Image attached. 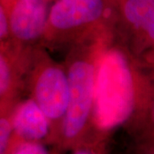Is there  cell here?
Listing matches in <instances>:
<instances>
[{
    "mask_svg": "<svg viewBox=\"0 0 154 154\" xmlns=\"http://www.w3.org/2000/svg\"><path fill=\"white\" fill-rule=\"evenodd\" d=\"M150 79L138 67L127 46L114 42V33L99 52L94 94L93 128L97 138H109L120 127L130 128L146 105Z\"/></svg>",
    "mask_w": 154,
    "mask_h": 154,
    "instance_id": "cell-1",
    "label": "cell"
},
{
    "mask_svg": "<svg viewBox=\"0 0 154 154\" xmlns=\"http://www.w3.org/2000/svg\"><path fill=\"white\" fill-rule=\"evenodd\" d=\"M111 33L108 27L71 45L64 63L69 85V105L54 143L58 151H73L98 139L93 128L97 62Z\"/></svg>",
    "mask_w": 154,
    "mask_h": 154,
    "instance_id": "cell-2",
    "label": "cell"
},
{
    "mask_svg": "<svg viewBox=\"0 0 154 154\" xmlns=\"http://www.w3.org/2000/svg\"><path fill=\"white\" fill-rule=\"evenodd\" d=\"M110 0H55L51 6L43 45H73L111 26Z\"/></svg>",
    "mask_w": 154,
    "mask_h": 154,
    "instance_id": "cell-3",
    "label": "cell"
},
{
    "mask_svg": "<svg viewBox=\"0 0 154 154\" xmlns=\"http://www.w3.org/2000/svg\"><path fill=\"white\" fill-rule=\"evenodd\" d=\"M27 86L30 98L51 123L54 145L69 105V85L65 64L53 60L41 49H35L28 69Z\"/></svg>",
    "mask_w": 154,
    "mask_h": 154,
    "instance_id": "cell-4",
    "label": "cell"
},
{
    "mask_svg": "<svg viewBox=\"0 0 154 154\" xmlns=\"http://www.w3.org/2000/svg\"><path fill=\"white\" fill-rule=\"evenodd\" d=\"M52 0H7L11 42L19 49L33 51L43 45Z\"/></svg>",
    "mask_w": 154,
    "mask_h": 154,
    "instance_id": "cell-5",
    "label": "cell"
},
{
    "mask_svg": "<svg viewBox=\"0 0 154 154\" xmlns=\"http://www.w3.org/2000/svg\"><path fill=\"white\" fill-rule=\"evenodd\" d=\"M33 51H23L13 44H0V110L11 109L27 84Z\"/></svg>",
    "mask_w": 154,
    "mask_h": 154,
    "instance_id": "cell-6",
    "label": "cell"
},
{
    "mask_svg": "<svg viewBox=\"0 0 154 154\" xmlns=\"http://www.w3.org/2000/svg\"><path fill=\"white\" fill-rule=\"evenodd\" d=\"M12 135L11 144L37 142L53 143L51 123L32 98L18 100L11 111Z\"/></svg>",
    "mask_w": 154,
    "mask_h": 154,
    "instance_id": "cell-7",
    "label": "cell"
},
{
    "mask_svg": "<svg viewBox=\"0 0 154 154\" xmlns=\"http://www.w3.org/2000/svg\"><path fill=\"white\" fill-rule=\"evenodd\" d=\"M150 78L148 97L141 116L131 128L138 154H154V73Z\"/></svg>",
    "mask_w": 154,
    "mask_h": 154,
    "instance_id": "cell-8",
    "label": "cell"
},
{
    "mask_svg": "<svg viewBox=\"0 0 154 154\" xmlns=\"http://www.w3.org/2000/svg\"><path fill=\"white\" fill-rule=\"evenodd\" d=\"M58 150L51 151L47 145L37 142H20L10 145L7 154H59Z\"/></svg>",
    "mask_w": 154,
    "mask_h": 154,
    "instance_id": "cell-9",
    "label": "cell"
},
{
    "mask_svg": "<svg viewBox=\"0 0 154 154\" xmlns=\"http://www.w3.org/2000/svg\"><path fill=\"white\" fill-rule=\"evenodd\" d=\"M11 109L0 114V154L8 153L11 144L12 135L11 122Z\"/></svg>",
    "mask_w": 154,
    "mask_h": 154,
    "instance_id": "cell-10",
    "label": "cell"
},
{
    "mask_svg": "<svg viewBox=\"0 0 154 154\" xmlns=\"http://www.w3.org/2000/svg\"><path fill=\"white\" fill-rule=\"evenodd\" d=\"M109 138H98L72 151L71 154H107Z\"/></svg>",
    "mask_w": 154,
    "mask_h": 154,
    "instance_id": "cell-11",
    "label": "cell"
},
{
    "mask_svg": "<svg viewBox=\"0 0 154 154\" xmlns=\"http://www.w3.org/2000/svg\"><path fill=\"white\" fill-rule=\"evenodd\" d=\"M0 44H13L11 42L8 14L0 0Z\"/></svg>",
    "mask_w": 154,
    "mask_h": 154,
    "instance_id": "cell-12",
    "label": "cell"
},
{
    "mask_svg": "<svg viewBox=\"0 0 154 154\" xmlns=\"http://www.w3.org/2000/svg\"><path fill=\"white\" fill-rule=\"evenodd\" d=\"M5 1H7V0H1V2H2V3H3V4H4V3H5Z\"/></svg>",
    "mask_w": 154,
    "mask_h": 154,
    "instance_id": "cell-13",
    "label": "cell"
},
{
    "mask_svg": "<svg viewBox=\"0 0 154 154\" xmlns=\"http://www.w3.org/2000/svg\"><path fill=\"white\" fill-rule=\"evenodd\" d=\"M4 112H5V111H4ZM1 113H3V112H2V111H1V110H0V114H1Z\"/></svg>",
    "mask_w": 154,
    "mask_h": 154,
    "instance_id": "cell-14",
    "label": "cell"
}]
</instances>
